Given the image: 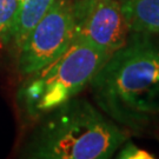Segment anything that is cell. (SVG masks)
I'll return each instance as SVG.
<instances>
[{
    "label": "cell",
    "mask_w": 159,
    "mask_h": 159,
    "mask_svg": "<svg viewBox=\"0 0 159 159\" xmlns=\"http://www.w3.org/2000/svg\"><path fill=\"white\" fill-rule=\"evenodd\" d=\"M93 98L117 124L139 130L159 113V43L136 37L91 80Z\"/></svg>",
    "instance_id": "cell-1"
},
{
    "label": "cell",
    "mask_w": 159,
    "mask_h": 159,
    "mask_svg": "<svg viewBox=\"0 0 159 159\" xmlns=\"http://www.w3.org/2000/svg\"><path fill=\"white\" fill-rule=\"evenodd\" d=\"M25 154L37 159H107L127 140L113 119L84 99H71L45 114Z\"/></svg>",
    "instance_id": "cell-2"
},
{
    "label": "cell",
    "mask_w": 159,
    "mask_h": 159,
    "mask_svg": "<svg viewBox=\"0 0 159 159\" xmlns=\"http://www.w3.org/2000/svg\"><path fill=\"white\" fill-rule=\"evenodd\" d=\"M84 40L73 39L60 57L27 75L18 100L30 117H41L60 107L81 92L108 58Z\"/></svg>",
    "instance_id": "cell-3"
},
{
    "label": "cell",
    "mask_w": 159,
    "mask_h": 159,
    "mask_svg": "<svg viewBox=\"0 0 159 159\" xmlns=\"http://www.w3.org/2000/svg\"><path fill=\"white\" fill-rule=\"evenodd\" d=\"M74 30L75 5L71 0H58L19 47L20 73L30 75L60 57L73 41Z\"/></svg>",
    "instance_id": "cell-4"
},
{
    "label": "cell",
    "mask_w": 159,
    "mask_h": 159,
    "mask_svg": "<svg viewBox=\"0 0 159 159\" xmlns=\"http://www.w3.org/2000/svg\"><path fill=\"white\" fill-rule=\"evenodd\" d=\"M130 31L119 0H83L75 5L73 39L112 56L127 43Z\"/></svg>",
    "instance_id": "cell-5"
},
{
    "label": "cell",
    "mask_w": 159,
    "mask_h": 159,
    "mask_svg": "<svg viewBox=\"0 0 159 159\" xmlns=\"http://www.w3.org/2000/svg\"><path fill=\"white\" fill-rule=\"evenodd\" d=\"M120 6L131 31L159 34V0H120Z\"/></svg>",
    "instance_id": "cell-6"
},
{
    "label": "cell",
    "mask_w": 159,
    "mask_h": 159,
    "mask_svg": "<svg viewBox=\"0 0 159 159\" xmlns=\"http://www.w3.org/2000/svg\"><path fill=\"white\" fill-rule=\"evenodd\" d=\"M58 0H23L12 40L19 50L30 32Z\"/></svg>",
    "instance_id": "cell-7"
},
{
    "label": "cell",
    "mask_w": 159,
    "mask_h": 159,
    "mask_svg": "<svg viewBox=\"0 0 159 159\" xmlns=\"http://www.w3.org/2000/svg\"><path fill=\"white\" fill-rule=\"evenodd\" d=\"M23 0H0V45L12 40Z\"/></svg>",
    "instance_id": "cell-8"
},
{
    "label": "cell",
    "mask_w": 159,
    "mask_h": 159,
    "mask_svg": "<svg viewBox=\"0 0 159 159\" xmlns=\"http://www.w3.org/2000/svg\"><path fill=\"white\" fill-rule=\"evenodd\" d=\"M119 154L117 156L118 158L121 159H152L154 156L148 153V151L139 148L137 145L132 144V143H127V144H123L120 146Z\"/></svg>",
    "instance_id": "cell-9"
}]
</instances>
